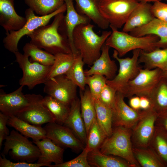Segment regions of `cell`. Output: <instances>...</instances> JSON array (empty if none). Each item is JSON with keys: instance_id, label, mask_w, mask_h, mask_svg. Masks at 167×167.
I'll list each match as a JSON object with an SVG mask.
<instances>
[{"instance_id": "1", "label": "cell", "mask_w": 167, "mask_h": 167, "mask_svg": "<svg viewBox=\"0 0 167 167\" xmlns=\"http://www.w3.org/2000/svg\"><path fill=\"white\" fill-rule=\"evenodd\" d=\"M90 23L80 24L74 28L72 35L75 47L81 56L84 64L92 66L100 56L102 46L112 33L103 31L101 35L95 33Z\"/></svg>"}, {"instance_id": "2", "label": "cell", "mask_w": 167, "mask_h": 167, "mask_svg": "<svg viewBox=\"0 0 167 167\" xmlns=\"http://www.w3.org/2000/svg\"><path fill=\"white\" fill-rule=\"evenodd\" d=\"M64 13L56 15L51 24L40 27L28 35L30 42L54 55L72 53L67 38L58 31Z\"/></svg>"}, {"instance_id": "3", "label": "cell", "mask_w": 167, "mask_h": 167, "mask_svg": "<svg viewBox=\"0 0 167 167\" xmlns=\"http://www.w3.org/2000/svg\"><path fill=\"white\" fill-rule=\"evenodd\" d=\"M112 33L106 40L105 44L116 50L120 58L131 50L140 49L145 51H151L157 48L159 37L150 34L141 37L132 36L116 28L109 25Z\"/></svg>"}, {"instance_id": "4", "label": "cell", "mask_w": 167, "mask_h": 167, "mask_svg": "<svg viewBox=\"0 0 167 167\" xmlns=\"http://www.w3.org/2000/svg\"><path fill=\"white\" fill-rule=\"evenodd\" d=\"M65 3L58 10L52 13L45 16L35 15L34 12L30 8L25 12L27 21L20 29L6 33V36L3 39L4 46L6 49L14 54L19 51L18 44L20 39L25 35H28L39 27L47 25L51 19L61 12L66 11Z\"/></svg>"}, {"instance_id": "5", "label": "cell", "mask_w": 167, "mask_h": 167, "mask_svg": "<svg viewBox=\"0 0 167 167\" xmlns=\"http://www.w3.org/2000/svg\"><path fill=\"white\" fill-rule=\"evenodd\" d=\"M32 142L17 131L12 130L5 139L1 155L9 153L15 160L33 163L38 160L41 152L37 146Z\"/></svg>"}, {"instance_id": "6", "label": "cell", "mask_w": 167, "mask_h": 167, "mask_svg": "<svg viewBox=\"0 0 167 167\" xmlns=\"http://www.w3.org/2000/svg\"><path fill=\"white\" fill-rule=\"evenodd\" d=\"M126 128L117 126L113 130L112 135L105 139L100 151L104 154L119 156L132 166H136L137 163L131 148L130 134Z\"/></svg>"}, {"instance_id": "7", "label": "cell", "mask_w": 167, "mask_h": 167, "mask_svg": "<svg viewBox=\"0 0 167 167\" xmlns=\"http://www.w3.org/2000/svg\"><path fill=\"white\" fill-rule=\"evenodd\" d=\"M140 50H133L132 57L125 58L119 57L117 51L115 49L113 50L112 57L118 62L119 69L118 74L113 79H106V84L124 96L128 83L137 76L141 68L138 62Z\"/></svg>"}, {"instance_id": "8", "label": "cell", "mask_w": 167, "mask_h": 167, "mask_svg": "<svg viewBox=\"0 0 167 167\" xmlns=\"http://www.w3.org/2000/svg\"><path fill=\"white\" fill-rule=\"evenodd\" d=\"M139 2L138 0H100L99 8L109 25L118 29L124 25Z\"/></svg>"}, {"instance_id": "9", "label": "cell", "mask_w": 167, "mask_h": 167, "mask_svg": "<svg viewBox=\"0 0 167 167\" xmlns=\"http://www.w3.org/2000/svg\"><path fill=\"white\" fill-rule=\"evenodd\" d=\"M162 71L140 68L139 73L128 83L124 96L130 98L134 95L148 98L162 78Z\"/></svg>"}, {"instance_id": "10", "label": "cell", "mask_w": 167, "mask_h": 167, "mask_svg": "<svg viewBox=\"0 0 167 167\" xmlns=\"http://www.w3.org/2000/svg\"><path fill=\"white\" fill-rule=\"evenodd\" d=\"M16 62L23 72L19 84L32 89L36 85L44 84L47 80L51 66H45L37 62H32L28 57L19 51L14 54Z\"/></svg>"}, {"instance_id": "11", "label": "cell", "mask_w": 167, "mask_h": 167, "mask_svg": "<svg viewBox=\"0 0 167 167\" xmlns=\"http://www.w3.org/2000/svg\"><path fill=\"white\" fill-rule=\"evenodd\" d=\"M44 84V93L68 106L77 98L78 86L65 75L51 78Z\"/></svg>"}, {"instance_id": "12", "label": "cell", "mask_w": 167, "mask_h": 167, "mask_svg": "<svg viewBox=\"0 0 167 167\" xmlns=\"http://www.w3.org/2000/svg\"><path fill=\"white\" fill-rule=\"evenodd\" d=\"M29 105L16 116L20 119L36 126H41L45 123L55 122V119L48 109L43 105L41 95L27 94Z\"/></svg>"}, {"instance_id": "13", "label": "cell", "mask_w": 167, "mask_h": 167, "mask_svg": "<svg viewBox=\"0 0 167 167\" xmlns=\"http://www.w3.org/2000/svg\"><path fill=\"white\" fill-rule=\"evenodd\" d=\"M44 128L46 131V137L62 148H69L78 153L85 147L73 131L64 125L50 122L47 123Z\"/></svg>"}, {"instance_id": "14", "label": "cell", "mask_w": 167, "mask_h": 167, "mask_svg": "<svg viewBox=\"0 0 167 167\" xmlns=\"http://www.w3.org/2000/svg\"><path fill=\"white\" fill-rule=\"evenodd\" d=\"M122 93L117 92L114 108L113 109L112 122L116 126L130 128L147 114L148 109L139 112L128 105Z\"/></svg>"}, {"instance_id": "15", "label": "cell", "mask_w": 167, "mask_h": 167, "mask_svg": "<svg viewBox=\"0 0 167 167\" xmlns=\"http://www.w3.org/2000/svg\"><path fill=\"white\" fill-rule=\"evenodd\" d=\"M66 6V14L58 28V31L67 39L72 54L76 57L79 54L75 49L73 41L74 30L80 24L90 23L91 20L85 15L79 13L74 5V0H64Z\"/></svg>"}, {"instance_id": "16", "label": "cell", "mask_w": 167, "mask_h": 167, "mask_svg": "<svg viewBox=\"0 0 167 167\" xmlns=\"http://www.w3.org/2000/svg\"><path fill=\"white\" fill-rule=\"evenodd\" d=\"M23 86H20L15 91L6 94L0 91V112L9 116H16L28 106L30 100L27 94L22 92Z\"/></svg>"}, {"instance_id": "17", "label": "cell", "mask_w": 167, "mask_h": 167, "mask_svg": "<svg viewBox=\"0 0 167 167\" xmlns=\"http://www.w3.org/2000/svg\"><path fill=\"white\" fill-rule=\"evenodd\" d=\"M27 21L18 15L14 8V0H0V25L6 33L21 29Z\"/></svg>"}, {"instance_id": "18", "label": "cell", "mask_w": 167, "mask_h": 167, "mask_svg": "<svg viewBox=\"0 0 167 167\" xmlns=\"http://www.w3.org/2000/svg\"><path fill=\"white\" fill-rule=\"evenodd\" d=\"M110 48L104 44L101 48L99 57L89 69L84 71L85 76L97 74L104 76L107 79H113L116 75L118 67L114 61L110 58L109 55Z\"/></svg>"}, {"instance_id": "19", "label": "cell", "mask_w": 167, "mask_h": 167, "mask_svg": "<svg viewBox=\"0 0 167 167\" xmlns=\"http://www.w3.org/2000/svg\"><path fill=\"white\" fill-rule=\"evenodd\" d=\"M32 142L40 151L37 163L48 164L49 167L52 162L58 165L63 162L64 148L55 144L50 139L45 137Z\"/></svg>"}, {"instance_id": "20", "label": "cell", "mask_w": 167, "mask_h": 167, "mask_svg": "<svg viewBox=\"0 0 167 167\" xmlns=\"http://www.w3.org/2000/svg\"><path fill=\"white\" fill-rule=\"evenodd\" d=\"M152 5L149 2H139L124 24L122 31L128 33L151 22L155 18L152 11Z\"/></svg>"}, {"instance_id": "21", "label": "cell", "mask_w": 167, "mask_h": 167, "mask_svg": "<svg viewBox=\"0 0 167 167\" xmlns=\"http://www.w3.org/2000/svg\"><path fill=\"white\" fill-rule=\"evenodd\" d=\"M63 125L70 128L86 146L87 135L81 114L80 99L77 98L71 104L69 114Z\"/></svg>"}, {"instance_id": "22", "label": "cell", "mask_w": 167, "mask_h": 167, "mask_svg": "<svg viewBox=\"0 0 167 167\" xmlns=\"http://www.w3.org/2000/svg\"><path fill=\"white\" fill-rule=\"evenodd\" d=\"M130 34L137 37H141L153 34L159 37L157 48H165L167 47V22L155 18L146 25L136 28L130 31Z\"/></svg>"}, {"instance_id": "23", "label": "cell", "mask_w": 167, "mask_h": 167, "mask_svg": "<svg viewBox=\"0 0 167 167\" xmlns=\"http://www.w3.org/2000/svg\"><path fill=\"white\" fill-rule=\"evenodd\" d=\"M75 8L79 14L86 15L100 28L106 29L109 26L101 15L99 8L100 0H74Z\"/></svg>"}, {"instance_id": "24", "label": "cell", "mask_w": 167, "mask_h": 167, "mask_svg": "<svg viewBox=\"0 0 167 167\" xmlns=\"http://www.w3.org/2000/svg\"><path fill=\"white\" fill-rule=\"evenodd\" d=\"M138 62L143 63L145 69L158 68L163 71L167 70V47L162 49L157 48L149 52L140 50Z\"/></svg>"}, {"instance_id": "25", "label": "cell", "mask_w": 167, "mask_h": 167, "mask_svg": "<svg viewBox=\"0 0 167 167\" xmlns=\"http://www.w3.org/2000/svg\"><path fill=\"white\" fill-rule=\"evenodd\" d=\"M7 125L14 128L25 137L32 138L33 141L46 137V131L44 127L31 124L15 116L10 117Z\"/></svg>"}, {"instance_id": "26", "label": "cell", "mask_w": 167, "mask_h": 167, "mask_svg": "<svg viewBox=\"0 0 167 167\" xmlns=\"http://www.w3.org/2000/svg\"><path fill=\"white\" fill-rule=\"evenodd\" d=\"M79 94L81 114L87 135L90 126L96 118L94 99L88 87L84 91L80 89Z\"/></svg>"}, {"instance_id": "27", "label": "cell", "mask_w": 167, "mask_h": 167, "mask_svg": "<svg viewBox=\"0 0 167 167\" xmlns=\"http://www.w3.org/2000/svg\"><path fill=\"white\" fill-rule=\"evenodd\" d=\"M88 163L92 167H127L131 165L118 158L101 153L100 149L89 152Z\"/></svg>"}, {"instance_id": "28", "label": "cell", "mask_w": 167, "mask_h": 167, "mask_svg": "<svg viewBox=\"0 0 167 167\" xmlns=\"http://www.w3.org/2000/svg\"><path fill=\"white\" fill-rule=\"evenodd\" d=\"M157 117V113L151 107L148 109L147 114L143 118L136 131L137 140L141 145H146L150 140Z\"/></svg>"}, {"instance_id": "29", "label": "cell", "mask_w": 167, "mask_h": 167, "mask_svg": "<svg viewBox=\"0 0 167 167\" xmlns=\"http://www.w3.org/2000/svg\"><path fill=\"white\" fill-rule=\"evenodd\" d=\"M148 99L157 114L167 112V80L162 77Z\"/></svg>"}, {"instance_id": "30", "label": "cell", "mask_w": 167, "mask_h": 167, "mask_svg": "<svg viewBox=\"0 0 167 167\" xmlns=\"http://www.w3.org/2000/svg\"><path fill=\"white\" fill-rule=\"evenodd\" d=\"M93 99L96 119L107 136L109 137L113 132V110L103 104L98 98Z\"/></svg>"}, {"instance_id": "31", "label": "cell", "mask_w": 167, "mask_h": 167, "mask_svg": "<svg viewBox=\"0 0 167 167\" xmlns=\"http://www.w3.org/2000/svg\"><path fill=\"white\" fill-rule=\"evenodd\" d=\"M42 103L53 115L55 122L63 125L69 114L70 106L48 95L43 97Z\"/></svg>"}, {"instance_id": "32", "label": "cell", "mask_w": 167, "mask_h": 167, "mask_svg": "<svg viewBox=\"0 0 167 167\" xmlns=\"http://www.w3.org/2000/svg\"><path fill=\"white\" fill-rule=\"evenodd\" d=\"M25 3L34 13L41 16L50 14L65 3L64 0H24Z\"/></svg>"}, {"instance_id": "33", "label": "cell", "mask_w": 167, "mask_h": 167, "mask_svg": "<svg viewBox=\"0 0 167 167\" xmlns=\"http://www.w3.org/2000/svg\"><path fill=\"white\" fill-rule=\"evenodd\" d=\"M23 50L24 54L30 57V61L32 62H37L47 66H51L54 63V55L42 50L30 42L25 45Z\"/></svg>"}, {"instance_id": "34", "label": "cell", "mask_w": 167, "mask_h": 167, "mask_svg": "<svg viewBox=\"0 0 167 167\" xmlns=\"http://www.w3.org/2000/svg\"><path fill=\"white\" fill-rule=\"evenodd\" d=\"M54 55V61L51 66L46 80L58 75H65L72 65L75 57L72 53H60Z\"/></svg>"}, {"instance_id": "35", "label": "cell", "mask_w": 167, "mask_h": 167, "mask_svg": "<svg viewBox=\"0 0 167 167\" xmlns=\"http://www.w3.org/2000/svg\"><path fill=\"white\" fill-rule=\"evenodd\" d=\"M84 64L81 56L79 54L75 57L73 63L65 74L79 89L84 91L86 88V76L83 70Z\"/></svg>"}, {"instance_id": "36", "label": "cell", "mask_w": 167, "mask_h": 167, "mask_svg": "<svg viewBox=\"0 0 167 167\" xmlns=\"http://www.w3.org/2000/svg\"><path fill=\"white\" fill-rule=\"evenodd\" d=\"M107 137L96 118L89 130L85 146L88 148L89 151L100 149L101 146Z\"/></svg>"}, {"instance_id": "37", "label": "cell", "mask_w": 167, "mask_h": 167, "mask_svg": "<svg viewBox=\"0 0 167 167\" xmlns=\"http://www.w3.org/2000/svg\"><path fill=\"white\" fill-rule=\"evenodd\" d=\"M155 138L156 149L159 158L165 166L167 164V131L160 126Z\"/></svg>"}, {"instance_id": "38", "label": "cell", "mask_w": 167, "mask_h": 167, "mask_svg": "<svg viewBox=\"0 0 167 167\" xmlns=\"http://www.w3.org/2000/svg\"><path fill=\"white\" fill-rule=\"evenodd\" d=\"M106 79L104 76L97 74L86 76V84L93 97L99 98L102 90L107 84Z\"/></svg>"}, {"instance_id": "39", "label": "cell", "mask_w": 167, "mask_h": 167, "mask_svg": "<svg viewBox=\"0 0 167 167\" xmlns=\"http://www.w3.org/2000/svg\"><path fill=\"white\" fill-rule=\"evenodd\" d=\"M136 158L143 167H162L165 165L158 157L144 151H135Z\"/></svg>"}, {"instance_id": "40", "label": "cell", "mask_w": 167, "mask_h": 167, "mask_svg": "<svg viewBox=\"0 0 167 167\" xmlns=\"http://www.w3.org/2000/svg\"><path fill=\"white\" fill-rule=\"evenodd\" d=\"M89 150L85 146L81 153L75 158L58 165H50L49 167H91L87 159Z\"/></svg>"}, {"instance_id": "41", "label": "cell", "mask_w": 167, "mask_h": 167, "mask_svg": "<svg viewBox=\"0 0 167 167\" xmlns=\"http://www.w3.org/2000/svg\"><path fill=\"white\" fill-rule=\"evenodd\" d=\"M116 92L106 84L101 92L98 99L103 104L113 110L115 105Z\"/></svg>"}, {"instance_id": "42", "label": "cell", "mask_w": 167, "mask_h": 167, "mask_svg": "<svg viewBox=\"0 0 167 167\" xmlns=\"http://www.w3.org/2000/svg\"><path fill=\"white\" fill-rule=\"evenodd\" d=\"M0 156V167H40L43 166H48V164L43 163H28L20 161L16 163L11 162L7 159L5 156L1 155Z\"/></svg>"}, {"instance_id": "43", "label": "cell", "mask_w": 167, "mask_h": 167, "mask_svg": "<svg viewBox=\"0 0 167 167\" xmlns=\"http://www.w3.org/2000/svg\"><path fill=\"white\" fill-rule=\"evenodd\" d=\"M152 11L154 17L167 22V4L161 1L154 2L152 6Z\"/></svg>"}, {"instance_id": "44", "label": "cell", "mask_w": 167, "mask_h": 167, "mask_svg": "<svg viewBox=\"0 0 167 167\" xmlns=\"http://www.w3.org/2000/svg\"><path fill=\"white\" fill-rule=\"evenodd\" d=\"M10 116L0 112V149L2 142L9 134V130L7 127L8 120Z\"/></svg>"}, {"instance_id": "45", "label": "cell", "mask_w": 167, "mask_h": 167, "mask_svg": "<svg viewBox=\"0 0 167 167\" xmlns=\"http://www.w3.org/2000/svg\"><path fill=\"white\" fill-rule=\"evenodd\" d=\"M129 101L130 107L133 109L138 110L140 108V97L137 96H132Z\"/></svg>"}, {"instance_id": "46", "label": "cell", "mask_w": 167, "mask_h": 167, "mask_svg": "<svg viewBox=\"0 0 167 167\" xmlns=\"http://www.w3.org/2000/svg\"><path fill=\"white\" fill-rule=\"evenodd\" d=\"M140 108L146 110L151 107V102L149 99L145 96L140 97Z\"/></svg>"}, {"instance_id": "47", "label": "cell", "mask_w": 167, "mask_h": 167, "mask_svg": "<svg viewBox=\"0 0 167 167\" xmlns=\"http://www.w3.org/2000/svg\"><path fill=\"white\" fill-rule=\"evenodd\" d=\"M157 115L159 118L160 126L167 131V112Z\"/></svg>"}, {"instance_id": "48", "label": "cell", "mask_w": 167, "mask_h": 167, "mask_svg": "<svg viewBox=\"0 0 167 167\" xmlns=\"http://www.w3.org/2000/svg\"><path fill=\"white\" fill-rule=\"evenodd\" d=\"M139 2H155L157 1H161V0H138Z\"/></svg>"}, {"instance_id": "49", "label": "cell", "mask_w": 167, "mask_h": 167, "mask_svg": "<svg viewBox=\"0 0 167 167\" xmlns=\"http://www.w3.org/2000/svg\"><path fill=\"white\" fill-rule=\"evenodd\" d=\"M162 76L163 77L167 80V70L164 71H162Z\"/></svg>"}, {"instance_id": "50", "label": "cell", "mask_w": 167, "mask_h": 167, "mask_svg": "<svg viewBox=\"0 0 167 167\" xmlns=\"http://www.w3.org/2000/svg\"><path fill=\"white\" fill-rule=\"evenodd\" d=\"M165 0V1H167V0Z\"/></svg>"}]
</instances>
